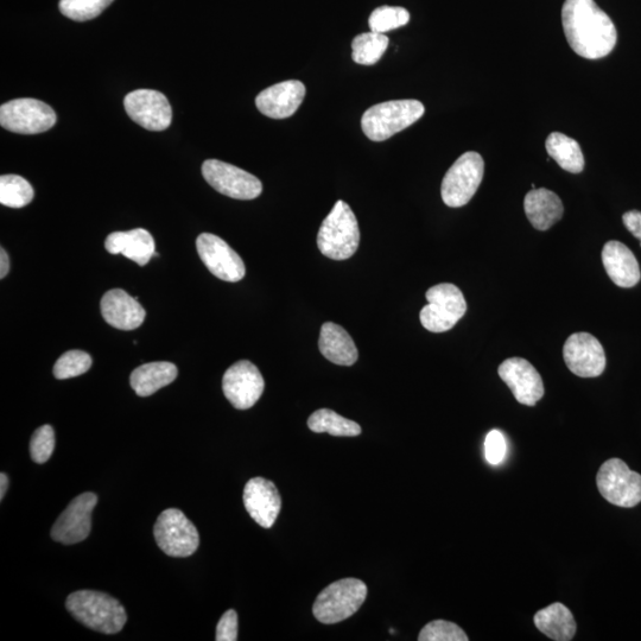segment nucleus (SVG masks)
I'll return each mask as SVG.
<instances>
[{"mask_svg":"<svg viewBox=\"0 0 641 641\" xmlns=\"http://www.w3.org/2000/svg\"><path fill=\"white\" fill-rule=\"evenodd\" d=\"M562 24L569 46L585 59H604L617 46V28L594 0H566Z\"/></svg>","mask_w":641,"mask_h":641,"instance_id":"obj_1","label":"nucleus"},{"mask_svg":"<svg viewBox=\"0 0 641 641\" xmlns=\"http://www.w3.org/2000/svg\"><path fill=\"white\" fill-rule=\"evenodd\" d=\"M66 607L79 623L104 634L119 633L128 621L117 599L94 590H79L69 595Z\"/></svg>","mask_w":641,"mask_h":641,"instance_id":"obj_2","label":"nucleus"},{"mask_svg":"<svg viewBox=\"0 0 641 641\" xmlns=\"http://www.w3.org/2000/svg\"><path fill=\"white\" fill-rule=\"evenodd\" d=\"M359 243L358 220L352 208L340 200L323 220L317 234V246L322 255L329 259L346 260L358 251Z\"/></svg>","mask_w":641,"mask_h":641,"instance_id":"obj_3","label":"nucleus"},{"mask_svg":"<svg viewBox=\"0 0 641 641\" xmlns=\"http://www.w3.org/2000/svg\"><path fill=\"white\" fill-rule=\"evenodd\" d=\"M424 112V105L418 100L386 101L370 107L364 113L361 128L371 141L384 142L418 122Z\"/></svg>","mask_w":641,"mask_h":641,"instance_id":"obj_4","label":"nucleus"},{"mask_svg":"<svg viewBox=\"0 0 641 641\" xmlns=\"http://www.w3.org/2000/svg\"><path fill=\"white\" fill-rule=\"evenodd\" d=\"M367 586L358 579L339 580L322 590L313 613L322 624L341 623L359 611L367 598Z\"/></svg>","mask_w":641,"mask_h":641,"instance_id":"obj_5","label":"nucleus"},{"mask_svg":"<svg viewBox=\"0 0 641 641\" xmlns=\"http://www.w3.org/2000/svg\"><path fill=\"white\" fill-rule=\"evenodd\" d=\"M485 174V162L478 152L469 151L459 157L442 181V200L448 207L466 206L478 192Z\"/></svg>","mask_w":641,"mask_h":641,"instance_id":"obj_6","label":"nucleus"},{"mask_svg":"<svg viewBox=\"0 0 641 641\" xmlns=\"http://www.w3.org/2000/svg\"><path fill=\"white\" fill-rule=\"evenodd\" d=\"M428 304L421 310L422 326L431 333L452 329L467 312V303L461 290L454 284L442 283L425 294Z\"/></svg>","mask_w":641,"mask_h":641,"instance_id":"obj_7","label":"nucleus"},{"mask_svg":"<svg viewBox=\"0 0 641 641\" xmlns=\"http://www.w3.org/2000/svg\"><path fill=\"white\" fill-rule=\"evenodd\" d=\"M158 547L170 557H189L200 545L198 529L180 510L169 509L161 513L154 528Z\"/></svg>","mask_w":641,"mask_h":641,"instance_id":"obj_8","label":"nucleus"},{"mask_svg":"<svg viewBox=\"0 0 641 641\" xmlns=\"http://www.w3.org/2000/svg\"><path fill=\"white\" fill-rule=\"evenodd\" d=\"M596 485L609 504L631 509L641 503V475L623 460L606 461L596 475Z\"/></svg>","mask_w":641,"mask_h":641,"instance_id":"obj_9","label":"nucleus"},{"mask_svg":"<svg viewBox=\"0 0 641 641\" xmlns=\"http://www.w3.org/2000/svg\"><path fill=\"white\" fill-rule=\"evenodd\" d=\"M56 124L52 107L36 99H15L0 107V125L19 135H37Z\"/></svg>","mask_w":641,"mask_h":641,"instance_id":"obj_10","label":"nucleus"},{"mask_svg":"<svg viewBox=\"0 0 641 641\" xmlns=\"http://www.w3.org/2000/svg\"><path fill=\"white\" fill-rule=\"evenodd\" d=\"M202 175L217 192L228 198L253 200L263 192V184L256 176L218 160L203 163Z\"/></svg>","mask_w":641,"mask_h":641,"instance_id":"obj_11","label":"nucleus"},{"mask_svg":"<svg viewBox=\"0 0 641 641\" xmlns=\"http://www.w3.org/2000/svg\"><path fill=\"white\" fill-rule=\"evenodd\" d=\"M265 382L262 373L251 361L241 360L234 364L222 378V390L234 408L251 409L264 392Z\"/></svg>","mask_w":641,"mask_h":641,"instance_id":"obj_12","label":"nucleus"},{"mask_svg":"<svg viewBox=\"0 0 641 641\" xmlns=\"http://www.w3.org/2000/svg\"><path fill=\"white\" fill-rule=\"evenodd\" d=\"M196 249L206 268L221 281L236 283L245 277L243 259L225 240L211 233H202L196 240Z\"/></svg>","mask_w":641,"mask_h":641,"instance_id":"obj_13","label":"nucleus"},{"mask_svg":"<svg viewBox=\"0 0 641 641\" xmlns=\"http://www.w3.org/2000/svg\"><path fill=\"white\" fill-rule=\"evenodd\" d=\"M97 504L98 497L94 493L80 494L57 518L50 536L65 545L85 541L92 530V513Z\"/></svg>","mask_w":641,"mask_h":641,"instance_id":"obj_14","label":"nucleus"},{"mask_svg":"<svg viewBox=\"0 0 641 641\" xmlns=\"http://www.w3.org/2000/svg\"><path fill=\"white\" fill-rule=\"evenodd\" d=\"M124 106L133 122L149 131L167 130L173 119V110L167 97L161 92L133 91L126 95Z\"/></svg>","mask_w":641,"mask_h":641,"instance_id":"obj_15","label":"nucleus"},{"mask_svg":"<svg viewBox=\"0 0 641 641\" xmlns=\"http://www.w3.org/2000/svg\"><path fill=\"white\" fill-rule=\"evenodd\" d=\"M563 358L569 370L581 378L599 377L606 368L604 347L589 333L569 336L563 347Z\"/></svg>","mask_w":641,"mask_h":641,"instance_id":"obj_16","label":"nucleus"},{"mask_svg":"<svg viewBox=\"0 0 641 641\" xmlns=\"http://www.w3.org/2000/svg\"><path fill=\"white\" fill-rule=\"evenodd\" d=\"M498 373L520 404L535 406L543 398L544 384L541 374L528 360L507 359L499 366Z\"/></svg>","mask_w":641,"mask_h":641,"instance_id":"obj_17","label":"nucleus"},{"mask_svg":"<svg viewBox=\"0 0 641 641\" xmlns=\"http://www.w3.org/2000/svg\"><path fill=\"white\" fill-rule=\"evenodd\" d=\"M244 505L255 522L264 529L276 523L282 509V498L274 482L264 478H253L244 490Z\"/></svg>","mask_w":641,"mask_h":641,"instance_id":"obj_18","label":"nucleus"},{"mask_svg":"<svg viewBox=\"0 0 641 641\" xmlns=\"http://www.w3.org/2000/svg\"><path fill=\"white\" fill-rule=\"evenodd\" d=\"M306 97V86L301 81L289 80L266 88L258 94L256 106L260 113L272 119L293 116Z\"/></svg>","mask_w":641,"mask_h":641,"instance_id":"obj_19","label":"nucleus"},{"mask_svg":"<svg viewBox=\"0 0 641 641\" xmlns=\"http://www.w3.org/2000/svg\"><path fill=\"white\" fill-rule=\"evenodd\" d=\"M101 314L110 326L120 330H133L143 325L145 320L144 308L137 297H132L126 291L114 289L107 291L100 303Z\"/></svg>","mask_w":641,"mask_h":641,"instance_id":"obj_20","label":"nucleus"},{"mask_svg":"<svg viewBox=\"0 0 641 641\" xmlns=\"http://www.w3.org/2000/svg\"><path fill=\"white\" fill-rule=\"evenodd\" d=\"M602 263L609 278L618 287L633 288L639 283L641 274L638 260L620 241H608L602 250Z\"/></svg>","mask_w":641,"mask_h":641,"instance_id":"obj_21","label":"nucleus"},{"mask_svg":"<svg viewBox=\"0 0 641 641\" xmlns=\"http://www.w3.org/2000/svg\"><path fill=\"white\" fill-rule=\"evenodd\" d=\"M105 247L111 255H123L141 266L147 265L152 257L158 255L154 238L143 228L111 233L105 241Z\"/></svg>","mask_w":641,"mask_h":641,"instance_id":"obj_22","label":"nucleus"},{"mask_svg":"<svg viewBox=\"0 0 641 641\" xmlns=\"http://www.w3.org/2000/svg\"><path fill=\"white\" fill-rule=\"evenodd\" d=\"M524 209L531 225L538 231H547L563 217L564 207L560 196L549 189H532L526 194Z\"/></svg>","mask_w":641,"mask_h":641,"instance_id":"obj_23","label":"nucleus"},{"mask_svg":"<svg viewBox=\"0 0 641 641\" xmlns=\"http://www.w3.org/2000/svg\"><path fill=\"white\" fill-rule=\"evenodd\" d=\"M319 347L323 357L330 363L340 366H352L357 363L359 353L352 336L333 322H327L322 326Z\"/></svg>","mask_w":641,"mask_h":641,"instance_id":"obj_24","label":"nucleus"},{"mask_svg":"<svg viewBox=\"0 0 641 641\" xmlns=\"http://www.w3.org/2000/svg\"><path fill=\"white\" fill-rule=\"evenodd\" d=\"M533 623H535L538 631L556 641L573 640L577 630L573 613L561 602H555V604L541 609L533 617Z\"/></svg>","mask_w":641,"mask_h":641,"instance_id":"obj_25","label":"nucleus"},{"mask_svg":"<svg viewBox=\"0 0 641 641\" xmlns=\"http://www.w3.org/2000/svg\"><path fill=\"white\" fill-rule=\"evenodd\" d=\"M177 374L179 371L174 364L158 361L137 367L131 374L130 383L139 397H149L173 383Z\"/></svg>","mask_w":641,"mask_h":641,"instance_id":"obj_26","label":"nucleus"},{"mask_svg":"<svg viewBox=\"0 0 641 641\" xmlns=\"http://www.w3.org/2000/svg\"><path fill=\"white\" fill-rule=\"evenodd\" d=\"M545 147L552 160H555L563 170L571 174H580L585 169V156L575 139L561 132H552Z\"/></svg>","mask_w":641,"mask_h":641,"instance_id":"obj_27","label":"nucleus"},{"mask_svg":"<svg viewBox=\"0 0 641 641\" xmlns=\"http://www.w3.org/2000/svg\"><path fill=\"white\" fill-rule=\"evenodd\" d=\"M308 427L317 434L327 433L332 436L353 437L361 434V427L348 418L329 409H320L309 417Z\"/></svg>","mask_w":641,"mask_h":641,"instance_id":"obj_28","label":"nucleus"},{"mask_svg":"<svg viewBox=\"0 0 641 641\" xmlns=\"http://www.w3.org/2000/svg\"><path fill=\"white\" fill-rule=\"evenodd\" d=\"M389 42V37L385 34L374 33V31L361 34L352 42V59L358 65H376L389 47Z\"/></svg>","mask_w":641,"mask_h":641,"instance_id":"obj_29","label":"nucleus"},{"mask_svg":"<svg viewBox=\"0 0 641 641\" xmlns=\"http://www.w3.org/2000/svg\"><path fill=\"white\" fill-rule=\"evenodd\" d=\"M34 188L18 175L0 177V203L10 208H22L34 199Z\"/></svg>","mask_w":641,"mask_h":641,"instance_id":"obj_30","label":"nucleus"},{"mask_svg":"<svg viewBox=\"0 0 641 641\" xmlns=\"http://www.w3.org/2000/svg\"><path fill=\"white\" fill-rule=\"evenodd\" d=\"M409 21L408 10L399 8V6H380L372 12L370 19H368V25L374 33L385 34L404 27Z\"/></svg>","mask_w":641,"mask_h":641,"instance_id":"obj_31","label":"nucleus"},{"mask_svg":"<svg viewBox=\"0 0 641 641\" xmlns=\"http://www.w3.org/2000/svg\"><path fill=\"white\" fill-rule=\"evenodd\" d=\"M113 2L114 0H61L60 11L73 21L86 22L103 14Z\"/></svg>","mask_w":641,"mask_h":641,"instance_id":"obj_32","label":"nucleus"},{"mask_svg":"<svg viewBox=\"0 0 641 641\" xmlns=\"http://www.w3.org/2000/svg\"><path fill=\"white\" fill-rule=\"evenodd\" d=\"M92 366L91 355L82 351H69L61 355L54 366L56 379L65 380L81 376L90 371Z\"/></svg>","mask_w":641,"mask_h":641,"instance_id":"obj_33","label":"nucleus"},{"mask_svg":"<svg viewBox=\"0 0 641 641\" xmlns=\"http://www.w3.org/2000/svg\"><path fill=\"white\" fill-rule=\"evenodd\" d=\"M420 641H468L462 628L450 621L434 620L422 628Z\"/></svg>","mask_w":641,"mask_h":641,"instance_id":"obj_34","label":"nucleus"},{"mask_svg":"<svg viewBox=\"0 0 641 641\" xmlns=\"http://www.w3.org/2000/svg\"><path fill=\"white\" fill-rule=\"evenodd\" d=\"M55 449V433L53 427L50 425H43L38 428L30 441V454L31 459L38 465L46 463L50 456L53 455Z\"/></svg>","mask_w":641,"mask_h":641,"instance_id":"obj_35","label":"nucleus"},{"mask_svg":"<svg viewBox=\"0 0 641 641\" xmlns=\"http://www.w3.org/2000/svg\"><path fill=\"white\" fill-rule=\"evenodd\" d=\"M506 454V442L499 430H492L485 440L486 460L493 466L500 465Z\"/></svg>","mask_w":641,"mask_h":641,"instance_id":"obj_36","label":"nucleus"},{"mask_svg":"<svg viewBox=\"0 0 641 641\" xmlns=\"http://www.w3.org/2000/svg\"><path fill=\"white\" fill-rule=\"evenodd\" d=\"M217 641H236L238 640V614L234 609H230L222 615L217 627Z\"/></svg>","mask_w":641,"mask_h":641,"instance_id":"obj_37","label":"nucleus"},{"mask_svg":"<svg viewBox=\"0 0 641 641\" xmlns=\"http://www.w3.org/2000/svg\"><path fill=\"white\" fill-rule=\"evenodd\" d=\"M624 225L634 237L640 240L641 245V212L630 211L624 214Z\"/></svg>","mask_w":641,"mask_h":641,"instance_id":"obj_38","label":"nucleus"},{"mask_svg":"<svg viewBox=\"0 0 641 641\" xmlns=\"http://www.w3.org/2000/svg\"><path fill=\"white\" fill-rule=\"evenodd\" d=\"M10 259L4 249L0 250V278H5L9 274Z\"/></svg>","mask_w":641,"mask_h":641,"instance_id":"obj_39","label":"nucleus"},{"mask_svg":"<svg viewBox=\"0 0 641 641\" xmlns=\"http://www.w3.org/2000/svg\"><path fill=\"white\" fill-rule=\"evenodd\" d=\"M9 487V478L5 473L0 474V499H4Z\"/></svg>","mask_w":641,"mask_h":641,"instance_id":"obj_40","label":"nucleus"}]
</instances>
